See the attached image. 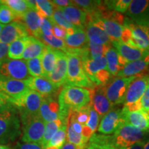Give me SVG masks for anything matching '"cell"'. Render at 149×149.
I'll list each match as a JSON object with an SVG mask.
<instances>
[{
    "label": "cell",
    "instance_id": "f546056e",
    "mask_svg": "<svg viewBox=\"0 0 149 149\" xmlns=\"http://www.w3.org/2000/svg\"><path fill=\"white\" fill-rule=\"evenodd\" d=\"M56 60H57V50L46 46L44 53L41 56L42 69L45 77H47L53 70Z\"/></svg>",
    "mask_w": 149,
    "mask_h": 149
},
{
    "label": "cell",
    "instance_id": "680465c9",
    "mask_svg": "<svg viewBox=\"0 0 149 149\" xmlns=\"http://www.w3.org/2000/svg\"><path fill=\"white\" fill-rule=\"evenodd\" d=\"M146 113H148V115H149V110H148V111H147V112H146Z\"/></svg>",
    "mask_w": 149,
    "mask_h": 149
},
{
    "label": "cell",
    "instance_id": "7dc6e473",
    "mask_svg": "<svg viewBox=\"0 0 149 149\" xmlns=\"http://www.w3.org/2000/svg\"><path fill=\"white\" fill-rule=\"evenodd\" d=\"M141 109L145 112H147L149 110V80L146 88L141 99Z\"/></svg>",
    "mask_w": 149,
    "mask_h": 149
},
{
    "label": "cell",
    "instance_id": "484cf974",
    "mask_svg": "<svg viewBox=\"0 0 149 149\" xmlns=\"http://www.w3.org/2000/svg\"><path fill=\"white\" fill-rule=\"evenodd\" d=\"M84 30L88 42L102 45L112 46L111 41L107 33L95 24L88 22Z\"/></svg>",
    "mask_w": 149,
    "mask_h": 149
},
{
    "label": "cell",
    "instance_id": "8d00e7d4",
    "mask_svg": "<svg viewBox=\"0 0 149 149\" xmlns=\"http://www.w3.org/2000/svg\"><path fill=\"white\" fill-rule=\"evenodd\" d=\"M67 127L68 124H64L61 126L53 136L46 146H55L61 149L66 141Z\"/></svg>",
    "mask_w": 149,
    "mask_h": 149
},
{
    "label": "cell",
    "instance_id": "603a6c76",
    "mask_svg": "<svg viewBox=\"0 0 149 149\" xmlns=\"http://www.w3.org/2000/svg\"><path fill=\"white\" fill-rule=\"evenodd\" d=\"M107 61L108 70L111 75L116 76L122 70L128 62L122 57L119 55L116 49L111 46L105 54Z\"/></svg>",
    "mask_w": 149,
    "mask_h": 149
},
{
    "label": "cell",
    "instance_id": "c3c4849f",
    "mask_svg": "<svg viewBox=\"0 0 149 149\" xmlns=\"http://www.w3.org/2000/svg\"><path fill=\"white\" fill-rule=\"evenodd\" d=\"M53 35L57 38L64 40L66 36V31L59 26L53 24Z\"/></svg>",
    "mask_w": 149,
    "mask_h": 149
},
{
    "label": "cell",
    "instance_id": "f5cc1de1",
    "mask_svg": "<svg viewBox=\"0 0 149 149\" xmlns=\"http://www.w3.org/2000/svg\"><path fill=\"white\" fill-rule=\"evenodd\" d=\"M61 149H77L74 145L70 144L69 142H66Z\"/></svg>",
    "mask_w": 149,
    "mask_h": 149
},
{
    "label": "cell",
    "instance_id": "1f68e13d",
    "mask_svg": "<svg viewBox=\"0 0 149 149\" xmlns=\"http://www.w3.org/2000/svg\"><path fill=\"white\" fill-rule=\"evenodd\" d=\"M64 124H68V122H65L60 119L53 121V122L46 123L44 136H43L42 142H41L43 148H46L48 143L49 142V141L51 140V139L55 135L56 132Z\"/></svg>",
    "mask_w": 149,
    "mask_h": 149
},
{
    "label": "cell",
    "instance_id": "9c48e42d",
    "mask_svg": "<svg viewBox=\"0 0 149 149\" xmlns=\"http://www.w3.org/2000/svg\"><path fill=\"white\" fill-rule=\"evenodd\" d=\"M126 15L130 19L142 27L149 26V0L131 1Z\"/></svg>",
    "mask_w": 149,
    "mask_h": 149
},
{
    "label": "cell",
    "instance_id": "7c38bea8",
    "mask_svg": "<svg viewBox=\"0 0 149 149\" xmlns=\"http://www.w3.org/2000/svg\"><path fill=\"white\" fill-rule=\"evenodd\" d=\"M68 59L66 53L57 50V60L51 73L47 77L57 88L65 85L67 75Z\"/></svg>",
    "mask_w": 149,
    "mask_h": 149
},
{
    "label": "cell",
    "instance_id": "836d02e7",
    "mask_svg": "<svg viewBox=\"0 0 149 149\" xmlns=\"http://www.w3.org/2000/svg\"><path fill=\"white\" fill-rule=\"evenodd\" d=\"M40 39L43 43L46 44V46H50V47L53 48V49L61 51L64 53L67 51V48L66 44H65L64 40H61V39L57 38L53 35L51 36H46L43 34H41L39 37L38 40Z\"/></svg>",
    "mask_w": 149,
    "mask_h": 149
},
{
    "label": "cell",
    "instance_id": "e0dca14e",
    "mask_svg": "<svg viewBox=\"0 0 149 149\" xmlns=\"http://www.w3.org/2000/svg\"><path fill=\"white\" fill-rule=\"evenodd\" d=\"M64 42L68 50H82L88 46V38L85 30L74 27L66 31V36Z\"/></svg>",
    "mask_w": 149,
    "mask_h": 149
},
{
    "label": "cell",
    "instance_id": "681fc988",
    "mask_svg": "<svg viewBox=\"0 0 149 149\" xmlns=\"http://www.w3.org/2000/svg\"><path fill=\"white\" fill-rule=\"evenodd\" d=\"M51 2L54 6V8H61L74 6L72 1H68V0H54L51 1Z\"/></svg>",
    "mask_w": 149,
    "mask_h": 149
},
{
    "label": "cell",
    "instance_id": "11a10c76",
    "mask_svg": "<svg viewBox=\"0 0 149 149\" xmlns=\"http://www.w3.org/2000/svg\"><path fill=\"white\" fill-rule=\"evenodd\" d=\"M143 149H149V139H148V140H147L146 142L144 143Z\"/></svg>",
    "mask_w": 149,
    "mask_h": 149
},
{
    "label": "cell",
    "instance_id": "8fae6325",
    "mask_svg": "<svg viewBox=\"0 0 149 149\" xmlns=\"http://www.w3.org/2000/svg\"><path fill=\"white\" fill-rule=\"evenodd\" d=\"M124 25L129 28L131 33L129 46L149 51V40L146 29L137 25L128 18L124 19Z\"/></svg>",
    "mask_w": 149,
    "mask_h": 149
},
{
    "label": "cell",
    "instance_id": "f1b7e54d",
    "mask_svg": "<svg viewBox=\"0 0 149 149\" xmlns=\"http://www.w3.org/2000/svg\"><path fill=\"white\" fill-rule=\"evenodd\" d=\"M46 47V45L42 41L35 37L29 36V43L24 52L22 59L27 61L31 59L40 57L44 53Z\"/></svg>",
    "mask_w": 149,
    "mask_h": 149
},
{
    "label": "cell",
    "instance_id": "f907efd6",
    "mask_svg": "<svg viewBox=\"0 0 149 149\" xmlns=\"http://www.w3.org/2000/svg\"><path fill=\"white\" fill-rule=\"evenodd\" d=\"M9 45L0 42V60L6 58L8 51Z\"/></svg>",
    "mask_w": 149,
    "mask_h": 149
},
{
    "label": "cell",
    "instance_id": "52a82bcc",
    "mask_svg": "<svg viewBox=\"0 0 149 149\" xmlns=\"http://www.w3.org/2000/svg\"><path fill=\"white\" fill-rule=\"evenodd\" d=\"M21 122L23 130L22 142L41 144L45 130L46 123L40 115L23 119L21 120Z\"/></svg>",
    "mask_w": 149,
    "mask_h": 149
},
{
    "label": "cell",
    "instance_id": "44dd1931",
    "mask_svg": "<svg viewBox=\"0 0 149 149\" xmlns=\"http://www.w3.org/2000/svg\"><path fill=\"white\" fill-rule=\"evenodd\" d=\"M91 23L95 24L107 33L111 42L115 41H120L123 33L125 31L124 25L112 20L104 18H99Z\"/></svg>",
    "mask_w": 149,
    "mask_h": 149
},
{
    "label": "cell",
    "instance_id": "5b68a950",
    "mask_svg": "<svg viewBox=\"0 0 149 149\" xmlns=\"http://www.w3.org/2000/svg\"><path fill=\"white\" fill-rule=\"evenodd\" d=\"M43 96L29 88L19 97L13 100V103L19 113L20 119L39 115Z\"/></svg>",
    "mask_w": 149,
    "mask_h": 149
},
{
    "label": "cell",
    "instance_id": "7a4b0ae2",
    "mask_svg": "<svg viewBox=\"0 0 149 149\" xmlns=\"http://www.w3.org/2000/svg\"><path fill=\"white\" fill-rule=\"evenodd\" d=\"M82 50L73 51L67 49V51L65 53L68 59L67 75L65 85L80 88L84 87L87 89L90 88L91 90H93L95 88V86L91 82L85 72L80 56V53Z\"/></svg>",
    "mask_w": 149,
    "mask_h": 149
},
{
    "label": "cell",
    "instance_id": "4fadbf2b",
    "mask_svg": "<svg viewBox=\"0 0 149 149\" xmlns=\"http://www.w3.org/2000/svg\"><path fill=\"white\" fill-rule=\"evenodd\" d=\"M29 36L27 29L24 23L15 21L4 26L0 33V42L10 44L15 41Z\"/></svg>",
    "mask_w": 149,
    "mask_h": 149
},
{
    "label": "cell",
    "instance_id": "d6986e66",
    "mask_svg": "<svg viewBox=\"0 0 149 149\" xmlns=\"http://www.w3.org/2000/svg\"><path fill=\"white\" fill-rule=\"evenodd\" d=\"M39 115L46 124L58 120L59 117L58 102L56 101L52 95L43 97Z\"/></svg>",
    "mask_w": 149,
    "mask_h": 149
},
{
    "label": "cell",
    "instance_id": "d6a6232c",
    "mask_svg": "<svg viewBox=\"0 0 149 149\" xmlns=\"http://www.w3.org/2000/svg\"><path fill=\"white\" fill-rule=\"evenodd\" d=\"M1 3L9 7L15 14L17 20H22V17L28 10H29L27 0H3Z\"/></svg>",
    "mask_w": 149,
    "mask_h": 149
},
{
    "label": "cell",
    "instance_id": "ab89813d",
    "mask_svg": "<svg viewBox=\"0 0 149 149\" xmlns=\"http://www.w3.org/2000/svg\"><path fill=\"white\" fill-rule=\"evenodd\" d=\"M112 46L102 45L88 42V49L89 52V58L91 59H97L105 56L107 50Z\"/></svg>",
    "mask_w": 149,
    "mask_h": 149
},
{
    "label": "cell",
    "instance_id": "3957f363",
    "mask_svg": "<svg viewBox=\"0 0 149 149\" xmlns=\"http://www.w3.org/2000/svg\"><path fill=\"white\" fill-rule=\"evenodd\" d=\"M113 139L118 149L128 148L137 143L148 140L149 130H139L124 122L115 132Z\"/></svg>",
    "mask_w": 149,
    "mask_h": 149
},
{
    "label": "cell",
    "instance_id": "ba28073f",
    "mask_svg": "<svg viewBox=\"0 0 149 149\" xmlns=\"http://www.w3.org/2000/svg\"><path fill=\"white\" fill-rule=\"evenodd\" d=\"M0 76L8 79L25 81L31 77L26 61L4 58L0 60Z\"/></svg>",
    "mask_w": 149,
    "mask_h": 149
},
{
    "label": "cell",
    "instance_id": "d4e9b609",
    "mask_svg": "<svg viewBox=\"0 0 149 149\" xmlns=\"http://www.w3.org/2000/svg\"><path fill=\"white\" fill-rule=\"evenodd\" d=\"M149 67V55L144 58L128 63L124 68L117 74V77H128L139 75L146 70Z\"/></svg>",
    "mask_w": 149,
    "mask_h": 149
},
{
    "label": "cell",
    "instance_id": "f6af8a7d",
    "mask_svg": "<svg viewBox=\"0 0 149 149\" xmlns=\"http://www.w3.org/2000/svg\"><path fill=\"white\" fill-rule=\"evenodd\" d=\"M53 24L49 18L42 17L40 19V27L42 34L46 36L53 35Z\"/></svg>",
    "mask_w": 149,
    "mask_h": 149
},
{
    "label": "cell",
    "instance_id": "6da1fadb",
    "mask_svg": "<svg viewBox=\"0 0 149 149\" xmlns=\"http://www.w3.org/2000/svg\"><path fill=\"white\" fill-rule=\"evenodd\" d=\"M91 94L92 91L87 88L64 86L58 97L59 119L69 122L70 113L86 107L91 101Z\"/></svg>",
    "mask_w": 149,
    "mask_h": 149
},
{
    "label": "cell",
    "instance_id": "277c9868",
    "mask_svg": "<svg viewBox=\"0 0 149 149\" xmlns=\"http://www.w3.org/2000/svg\"><path fill=\"white\" fill-rule=\"evenodd\" d=\"M22 135L18 111L0 113V144L6 145Z\"/></svg>",
    "mask_w": 149,
    "mask_h": 149
},
{
    "label": "cell",
    "instance_id": "8992f818",
    "mask_svg": "<svg viewBox=\"0 0 149 149\" xmlns=\"http://www.w3.org/2000/svg\"><path fill=\"white\" fill-rule=\"evenodd\" d=\"M139 75L128 77H117L104 86L105 93L108 100L113 106L124 103L126 91L130 84Z\"/></svg>",
    "mask_w": 149,
    "mask_h": 149
},
{
    "label": "cell",
    "instance_id": "ac0fdd59",
    "mask_svg": "<svg viewBox=\"0 0 149 149\" xmlns=\"http://www.w3.org/2000/svg\"><path fill=\"white\" fill-rule=\"evenodd\" d=\"M117 53L128 63L138 60L149 55V51L130 46L121 41L111 42Z\"/></svg>",
    "mask_w": 149,
    "mask_h": 149
},
{
    "label": "cell",
    "instance_id": "60d3db41",
    "mask_svg": "<svg viewBox=\"0 0 149 149\" xmlns=\"http://www.w3.org/2000/svg\"><path fill=\"white\" fill-rule=\"evenodd\" d=\"M130 0H110V1H104V3L108 10L116 11L117 13H125L127 11Z\"/></svg>",
    "mask_w": 149,
    "mask_h": 149
},
{
    "label": "cell",
    "instance_id": "74e56055",
    "mask_svg": "<svg viewBox=\"0 0 149 149\" xmlns=\"http://www.w3.org/2000/svg\"><path fill=\"white\" fill-rule=\"evenodd\" d=\"M66 137L68 142L75 146L77 149H84L86 143L84 140L81 134L76 133L69 124H68L66 131Z\"/></svg>",
    "mask_w": 149,
    "mask_h": 149
},
{
    "label": "cell",
    "instance_id": "4dcf8cb0",
    "mask_svg": "<svg viewBox=\"0 0 149 149\" xmlns=\"http://www.w3.org/2000/svg\"><path fill=\"white\" fill-rule=\"evenodd\" d=\"M29 41V36L19 39L9 44L8 57L11 59H22Z\"/></svg>",
    "mask_w": 149,
    "mask_h": 149
},
{
    "label": "cell",
    "instance_id": "f35d334b",
    "mask_svg": "<svg viewBox=\"0 0 149 149\" xmlns=\"http://www.w3.org/2000/svg\"><path fill=\"white\" fill-rule=\"evenodd\" d=\"M50 19L51 20V22L53 24L63 28L66 31L72 29L75 27L67 19L66 17L64 16V15L63 14V13L60 10L56 8H54L53 16L51 17V18H50Z\"/></svg>",
    "mask_w": 149,
    "mask_h": 149
},
{
    "label": "cell",
    "instance_id": "2e32d148",
    "mask_svg": "<svg viewBox=\"0 0 149 149\" xmlns=\"http://www.w3.org/2000/svg\"><path fill=\"white\" fill-rule=\"evenodd\" d=\"M29 89L25 81H19L0 76V93L13 100L17 98Z\"/></svg>",
    "mask_w": 149,
    "mask_h": 149
},
{
    "label": "cell",
    "instance_id": "4316f807",
    "mask_svg": "<svg viewBox=\"0 0 149 149\" xmlns=\"http://www.w3.org/2000/svg\"><path fill=\"white\" fill-rule=\"evenodd\" d=\"M40 17L36 11L29 9L24 13L22 20L26 28L29 35L38 39L42 34L40 27Z\"/></svg>",
    "mask_w": 149,
    "mask_h": 149
},
{
    "label": "cell",
    "instance_id": "ffe728a7",
    "mask_svg": "<svg viewBox=\"0 0 149 149\" xmlns=\"http://www.w3.org/2000/svg\"><path fill=\"white\" fill-rule=\"evenodd\" d=\"M26 84L29 88L38 93L43 97L51 96L57 92L58 88L46 77H30L25 80Z\"/></svg>",
    "mask_w": 149,
    "mask_h": 149
},
{
    "label": "cell",
    "instance_id": "9a60e30c",
    "mask_svg": "<svg viewBox=\"0 0 149 149\" xmlns=\"http://www.w3.org/2000/svg\"><path fill=\"white\" fill-rule=\"evenodd\" d=\"M149 80V75L138 76L130 84L126 91L124 104H133L141 101Z\"/></svg>",
    "mask_w": 149,
    "mask_h": 149
},
{
    "label": "cell",
    "instance_id": "cb8c5ba5",
    "mask_svg": "<svg viewBox=\"0 0 149 149\" xmlns=\"http://www.w3.org/2000/svg\"><path fill=\"white\" fill-rule=\"evenodd\" d=\"M124 121L141 130H149V115L142 109L132 113H123Z\"/></svg>",
    "mask_w": 149,
    "mask_h": 149
},
{
    "label": "cell",
    "instance_id": "816d5d0a",
    "mask_svg": "<svg viewBox=\"0 0 149 149\" xmlns=\"http://www.w3.org/2000/svg\"><path fill=\"white\" fill-rule=\"evenodd\" d=\"M146 141H141V142L137 143V144L133 145V146L128 147V148H120V149H143L144 147V143Z\"/></svg>",
    "mask_w": 149,
    "mask_h": 149
},
{
    "label": "cell",
    "instance_id": "bcb514c9",
    "mask_svg": "<svg viewBox=\"0 0 149 149\" xmlns=\"http://www.w3.org/2000/svg\"><path fill=\"white\" fill-rule=\"evenodd\" d=\"M13 149H44L41 144L37 143H24L19 142L17 143Z\"/></svg>",
    "mask_w": 149,
    "mask_h": 149
},
{
    "label": "cell",
    "instance_id": "7bdbcfd3",
    "mask_svg": "<svg viewBox=\"0 0 149 149\" xmlns=\"http://www.w3.org/2000/svg\"><path fill=\"white\" fill-rule=\"evenodd\" d=\"M99 121H100V116H99L97 113L93 109L91 102H90L89 103L88 120L84 126H86L87 127L90 128V130L93 133H95L99 126Z\"/></svg>",
    "mask_w": 149,
    "mask_h": 149
},
{
    "label": "cell",
    "instance_id": "5bb4252c",
    "mask_svg": "<svg viewBox=\"0 0 149 149\" xmlns=\"http://www.w3.org/2000/svg\"><path fill=\"white\" fill-rule=\"evenodd\" d=\"M91 94V104L93 109L95 111L99 116L103 117L110 111L114 109V106L108 100L105 93L104 86H97L93 90Z\"/></svg>",
    "mask_w": 149,
    "mask_h": 149
},
{
    "label": "cell",
    "instance_id": "d590c367",
    "mask_svg": "<svg viewBox=\"0 0 149 149\" xmlns=\"http://www.w3.org/2000/svg\"><path fill=\"white\" fill-rule=\"evenodd\" d=\"M36 12L40 17L46 18H51L54 12V6L51 1L46 0H37L36 1Z\"/></svg>",
    "mask_w": 149,
    "mask_h": 149
},
{
    "label": "cell",
    "instance_id": "db71d44e",
    "mask_svg": "<svg viewBox=\"0 0 149 149\" xmlns=\"http://www.w3.org/2000/svg\"><path fill=\"white\" fill-rule=\"evenodd\" d=\"M0 149H13L9 147L8 145H1L0 144Z\"/></svg>",
    "mask_w": 149,
    "mask_h": 149
},
{
    "label": "cell",
    "instance_id": "9f6ffc18",
    "mask_svg": "<svg viewBox=\"0 0 149 149\" xmlns=\"http://www.w3.org/2000/svg\"><path fill=\"white\" fill-rule=\"evenodd\" d=\"M44 149H60L55 146H46Z\"/></svg>",
    "mask_w": 149,
    "mask_h": 149
},
{
    "label": "cell",
    "instance_id": "30bf717a",
    "mask_svg": "<svg viewBox=\"0 0 149 149\" xmlns=\"http://www.w3.org/2000/svg\"><path fill=\"white\" fill-rule=\"evenodd\" d=\"M124 117L122 109H113L102 117L98 126V132L103 135L114 133L123 122Z\"/></svg>",
    "mask_w": 149,
    "mask_h": 149
},
{
    "label": "cell",
    "instance_id": "83f0119b",
    "mask_svg": "<svg viewBox=\"0 0 149 149\" xmlns=\"http://www.w3.org/2000/svg\"><path fill=\"white\" fill-rule=\"evenodd\" d=\"M84 149H118L115 146L113 136L94 133Z\"/></svg>",
    "mask_w": 149,
    "mask_h": 149
},
{
    "label": "cell",
    "instance_id": "ee69618b",
    "mask_svg": "<svg viewBox=\"0 0 149 149\" xmlns=\"http://www.w3.org/2000/svg\"><path fill=\"white\" fill-rule=\"evenodd\" d=\"M15 111H17V109L13 103L12 99L0 93V113Z\"/></svg>",
    "mask_w": 149,
    "mask_h": 149
},
{
    "label": "cell",
    "instance_id": "7402d4cb",
    "mask_svg": "<svg viewBox=\"0 0 149 149\" xmlns=\"http://www.w3.org/2000/svg\"><path fill=\"white\" fill-rule=\"evenodd\" d=\"M57 9L60 10L63 13L67 19L74 26L84 29H85L87 24V14L84 11L74 5Z\"/></svg>",
    "mask_w": 149,
    "mask_h": 149
},
{
    "label": "cell",
    "instance_id": "91938a15",
    "mask_svg": "<svg viewBox=\"0 0 149 149\" xmlns=\"http://www.w3.org/2000/svg\"><path fill=\"white\" fill-rule=\"evenodd\" d=\"M0 3H1V1H0Z\"/></svg>",
    "mask_w": 149,
    "mask_h": 149
},
{
    "label": "cell",
    "instance_id": "b9f144b4",
    "mask_svg": "<svg viewBox=\"0 0 149 149\" xmlns=\"http://www.w3.org/2000/svg\"><path fill=\"white\" fill-rule=\"evenodd\" d=\"M15 19H17V17L13 10L7 6L0 3V24H9Z\"/></svg>",
    "mask_w": 149,
    "mask_h": 149
},
{
    "label": "cell",
    "instance_id": "e575fe53",
    "mask_svg": "<svg viewBox=\"0 0 149 149\" xmlns=\"http://www.w3.org/2000/svg\"><path fill=\"white\" fill-rule=\"evenodd\" d=\"M28 70L31 77H44L41 57L31 59L26 61Z\"/></svg>",
    "mask_w": 149,
    "mask_h": 149
},
{
    "label": "cell",
    "instance_id": "6f0895ef",
    "mask_svg": "<svg viewBox=\"0 0 149 149\" xmlns=\"http://www.w3.org/2000/svg\"><path fill=\"white\" fill-rule=\"evenodd\" d=\"M145 29L146 30V32H147V35H148V40H149V26L147 27H144Z\"/></svg>",
    "mask_w": 149,
    "mask_h": 149
}]
</instances>
